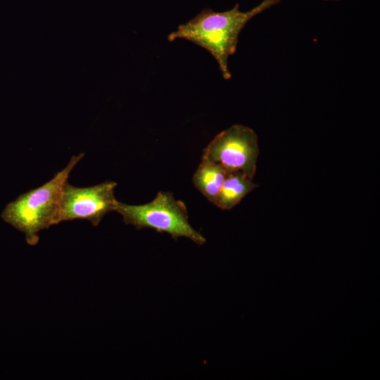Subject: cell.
<instances>
[{
    "label": "cell",
    "instance_id": "5b68a950",
    "mask_svg": "<svg viewBox=\"0 0 380 380\" xmlns=\"http://www.w3.org/2000/svg\"><path fill=\"white\" fill-rule=\"evenodd\" d=\"M116 186L117 183L113 181L87 187H77L66 182L62 188L56 224L85 220L97 226L108 213L116 210Z\"/></svg>",
    "mask_w": 380,
    "mask_h": 380
},
{
    "label": "cell",
    "instance_id": "8992f818",
    "mask_svg": "<svg viewBox=\"0 0 380 380\" xmlns=\"http://www.w3.org/2000/svg\"><path fill=\"white\" fill-rule=\"evenodd\" d=\"M227 173L221 165L202 158L192 182L195 187L215 204Z\"/></svg>",
    "mask_w": 380,
    "mask_h": 380
},
{
    "label": "cell",
    "instance_id": "52a82bcc",
    "mask_svg": "<svg viewBox=\"0 0 380 380\" xmlns=\"http://www.w3.org/2000/svg\"><path fill=\"white\" fill-rule=\"evenodd\" d=\"M258 185L240 171L228 172L215 205L222 210H231Z\"/></svg>",
    "mask_w": 380,
    "mask_h": 380
},
{
    "label": "cell",
    "instance_id": "ba28073f",
    "mask_svg": "<svg viewBox=\"0 0 380 380\" xmlns=\"http://www.w3.org/2000/svg\"><path fill=\"white\" fill-rule=\"evenodd\" d=\"M324 1H337V0H324Z\"/></svg>",
    "mask_w": 380,
    "mask_h": 380
},
{
    "label": "cell",
    "instance_id": "277c9868",
    "mask_svg": "<svg viewBox=\"0 0 380 380\" xmlns=\"http://www.w3.org/2000/svg\"><path fill=\"white\" fill-rule=\"evenodd\" d=\"M259 153L254 130L236 124L216 135L204 148L202 158L221 165L228 172L240 171L253 179Z\"/></svg>",
    "mask_w": 380,
    "mask_h": 380
},
{
    "label": "cell",
    "instance_id": "3957f363",
    "mask_svg": "<svg viewBox=\"0 0 380 380\" xmlns=\"http://www.w3.org/2000/svg\"><path fill=\"white\" fill-rule=\"evenodd\" d=\"M115 211L122 215L125 224L137 229L151 228L167 233L175 240L188 238L200 246L206 242L205 238L189 222L185 204L175 199L170 192L160 191L153 201L143 205L118 201Z\"/></svg>",
    "mask_w": 380,
    "mask_h": 380
},
{
    "label": "cell",
    "instance_id": "7a4b0ae2",
    "mask_svg": "<svg viewBox=\"0 0 380 380\" xmlns=\"http://www.w3.org/2000/svg\"><path fill=\"white\" fill-rule=\"evenodd\" d=\"M84 155L72 156L68 165L51 179L19 196L3 210V220L23 232L29 245L37 244L40 231L56 224L62 188Z\"/></svg>",
    "mask_w": 380,
    "mask_h": 380
},
{
    "label": "cell",
    "instance_id": "6da1fadb",
    "mask_svg": "<svg viewBox=\"0 0 380 380\" xmlns=\"http://www.w3.org/2000/svg\"><path fill=\"white\" fill-rule=\"evenodd\" d=\"M281 0H263L248 11H241L239 4L230 10L215 12L204 8L197 15L167 36L170 42L177 39L189 41L208 51L216 60L222 77L229 80L232 74L228 59L236 51L239 36L246 23Z\"/></svg>",
    "mask_w": 380,
    "mask_h": 380
}]
</instances>
